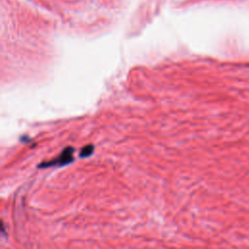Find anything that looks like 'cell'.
I'll list each match as a JSON object with an SVG mask.
<instances>
[{
  "label": "cell",
  "mask_w": 249,
  "mask_h": 249,
  "mask_svg": "<svg viewBox=\"0 0 249 249\" xmlns=\"http://www.w3.org/2000/svg\"><path fill=\"white\" fill-rule=\"evenodd\" d=\"M74 154V149L72 147H66L61 154L49 161H44L38 165L39 168H47V167H53V166H63L66 164H69L70 162L73 161Z\"/></svg>",
  "instance_id": "obj_1"
},
{
  "label": "cell",
  "mask_w": 249,
  "mask_h": 249,
  "mask_svg": "<svg viewBox=\"0 0 249 249\" xmlns=\"http://www.w3.org/2000/svg\"><path fill=\"white\" fill-rule=\"evenodd\" d=\"M94 147L93 145H87L85 147H83L80 151V158H88L89 157L92 153H93Z\"/></svg>",
  "instance_id": "obj_2"
}]
</instances>
